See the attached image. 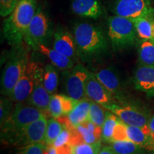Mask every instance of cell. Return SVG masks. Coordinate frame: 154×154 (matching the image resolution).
Returning <instances> with one entry per match:
<instances>
[{"instance_id":"2","label":"cell","mask_w":154,"mask_h":154,"mask_svg":"<svg viewBox=\"0 0 154 154\" xmlns=\"http://www.w3.org/2000/svg\"><path fill=\"white\" fill-rule=\"evenodd\" d=\"M74 35L79 53L88 58L96 57L108 49V42L103 32L99 26L88 22L76 24Z\"/></svg>"},{"instance_id":"18","label":"cell","mask_w":154,"mask_h":154,"mask_svg":"<svg viewBox=\"0 0 154 154\" xmlns=\"http://www.w3.org/2000/svg\"><path fill=\"white\" fill-rule=\"evenodd\" d=\"M95 76L102 85L113 96V99L121 101L123 100L120 81L116 74L111 69H103L95 73Z\"/></svg>"},{"instance_id":"20","label":"cell","mask_w":154,"mask_h":154,"mask_svg":"<svg viewBox=\"0 0 154 154\" xmlns=\"http://www.w3.org/2000/svg\"><path fill=\"white\" fill-rule=\"evenodd\" d=\"M36 51L45 55L51 61V64L60 70L68 71L74 68L75 66L73 59L59 52L54 48L49 47L46 44L38 45Z\"/></svg>"},{"instance_id":"33","label":"cell","mask_w":154,"mask_h":154,"mask_svg":"<svg viewBox=\"0 0 154 154\" xmlns=\"http://www.w3.org/2000/svg\"><path fill=\"white\" fill-rule=\"evenodd\" d=\"M20 0H0V15L7 17L14 11Z\"/></svg>"},{"instance_id":"13","label":"cell","mask_w":154,"mask_h":154,"mask_svg":"<svg viewBox=\"0 0 154 154\" xmlns=\"http://www.w3.org/2000/svg\"><path fill=\"white\" fill-rule=\"evenodd\" d=\"M91 100L83 99L78 101L74 109L68 114L57 119L65 128L72 131L79 125L88 120Z\"/></svg>"},{"instance_id":"11","label":"cell","mask_w":154,"mask_h":154,"mask_svg":"<svg viewBox=\"0 0 154 154\" xmlns=\"http://www.w3.org/2000/svg\"><path fill=\"white\" fill-rule=\"evenodd\" d=\"M106 110L114 113L121 121L128 126L144 127L149 125V116L135 106L115 103L108 107Z\"/></svg>"},{"instance_id":"28","label":"cell","mask_w":154,"mask_h":154,"mask_svg":"<svg viewBox=\"0 0 154 154\" xmlns=\"http://www.w3.org/2000/svg\"><path fill=\"white\" fill-rule=\"evenodd\" d=\"M49 114L57 119L63 116L62 100L60 94H51L49 104Z\"/></svg>"},{"instance_id":"39","label":"cell","mask_w":154,"mask_h":154,"mask_svg":"<svg viewBox=\"0 0 154 154\" xmlns=\"http://www.w3.org/2000/svg\"><path fill=\"white\" fill-rule=\"evenodd\" d=\"M46 154H57V149L53 145L48 146L47 153Z\"/></svg>"},{"instance_id":"30","label":"cell","mask_w":154,"mask_h":154,"mask_svg":"<svg viewBox=\"0 0 154 154\" xmlns=\"http://www.w3.org/2000/svg\"><path fill=\"white\" fill-rule=\"evenodd\" d=\"M48 145L45 143H38L19 147L16 154H46Z\"/></svg>"},{"instance_id":"3","label":"cell","mask_w":154,"mask_h":154,"mask_svg":"<svg viewBox=\"0 0 154 154\" xmlns=\"http://www.w3.org/2000/svg\"><path fill=\"white\" fill-rule=\"evenodd\" d=\"M29 61L28 50L22 44L14 47L9 54L1 78V92L10 98L14 88L24 74Z\"/></svg>"},{"instance_id":"31","label":"cell","mask_w":154,"mask_h":154,"mask_svg":"<svg viewBox=\"0 0 154 154\" xmlns=\"http://www.w3.org/2000/svg\"><path fill=\"white\" fill-rule=\"evenodd\" d=\"M75 129L82 136L84 143L93 144L101 140V138L98 137L96 135L92 133L91 131L83 124L79 125L78 126H76V128H75Z\"/></svg>"},{"instance_id":"22","label":"cell","mask_w":154,"mask_h":154,"mask_svg":"<svg viewBox=\"0 0 154 154\" xmlns=\"http://www.w3.org/2000/svg\"><path fill=\"white\" fill-rule=\"evenodd\" d=\"M138 59L142 66H154V42L142 39L138 44Z\"/></svg>"},{"instance_id":"15","label":"cell","mask_w":154,"mask_h":154,"mask_svg":"<svg viewBox=\"0 0 154 154\" xmlns=\"http://www.w3.org/2000/svg\"><path fill=\"white\" fill-rule=\"evenodd\" d=\"M53 48L72 59L79 52L74 35L61 28H58L54 34Z\"/></svg>"},{"instance_id":"38","label":"cell","mask_w":154,"mask_h":154,"mask_svg":"<svg viewBox=\"0 0 154 154\" xmlns=\"http://www.w3.org/2000/svg\"><path fill=\"white\" fill-rule=\"evenodd\" d=\"M149 127L150 128V131H151V136L153 137L154 140V115L153 116V117L150 119L149 123Z\"/></svg>"},{"instance_id":"9","label":"cell","mask_w":154,"mask_h":154,"mask_svg":"<svg viewBox=\"0 0 154 154\" xmlns=\"http://www.w3.org/2000/svg\"><path fill=\"white\" fill-rule=\"evenodd\" d=\"M43 69L39 64L29 61L24 74L15 86L10 99L17 103H22L28 99L33 90L38 73Z\"/></svg>"},{"instance_id":"1","label":"cell","mask_w":154,"mask_h":154,"mask_svg":"<svg viewBox=\"0 0 154 154\" xmlns=\"http://www.w3.org/2000/svg\"><path fill=\"white\" fill-rule=\"evenodd\" d=\"M36 9V0H20L14 11L5 19L4 36L13 47L22 45L24 42L28 27Z\"/></svg>"},{"instance_id":"21","label":"cell","mask_w":154,"mask_h":154,"mask_svg":"<svg viewBox=\"0 0 154 154\" xmlns=\"http://www.w3.org/2000/svg\"><path fill=\"white\" fill-rule=\"evenodd\" d=\"M138 37L154 42V16L134 21Z\"/></svg>"},{"instance_id":"10","label":"cell","mask_w":154,"mask_h":154,"mask_svg":"<svg viewBox=\"0 0 154 154\" xmlns=\"http://www.w3.org/2000/svg\"><path fill=\"white\" fill-rule=\"evenodd\" d=\"M90 72L82 64L74 66L66 71L65 79V90L67 95L76 100L85 99L86 82Z\"/></svg>"},{"instance_id":"17","label":"cell","mask_w":154,"mask_h":154,"mask_svg":"<svg viewBox=\"0 0 154 154\" xmlns=\"http://www.w3.org/2000/svg\"><path fill=\"white\" fill-rule=\"evenodd\" d=\"M134 84L136 89L154 96V66L140 65L134 73Z\"/></svg>"},{"instance_id":"14","label":"cell","mask_w":154,"mask_h":154,"mask_svg":"<svg viewBox=\"0 0 154 154\" xmlns=\"http://www.w3.org/2000/svg\"><path fill=\"white\" fill-rule=\"evenodd\" d=\"M44 69H42L38 73L32 92L26 101L29 105L37 108L47 116L49 114V104L51 94L48 92L44 86L43 82Z\"/></svg>"},{"instance_id":"35","label":"cell","mask_w":154,"mask_h":154,"mask_svg":"<svg viewBox=\"0 0 154 154\" xmlns=\"http://www.w3.org/2000/svg\"><path fill=\"white\" fill-rule=\"evenodd\" d=\"M71 139H72V132L68 128L64 127L62 131L61 132V134L59 135V136L54 141L52 145L55 148H59L60 146L66 145V144H70Z\"/></svg>"},{"instance_id":"27","label":"cell","mask_w":154,"mask_h":154,"mask_svg":"<svg viewBox=\"0 0 154 154\" xmlns=\"http://www.w3.org/2000/svg\"><path fill=\"white\" fill-rule=\"evenodd\" d=\"M105 108H103L99 103L91 101V108H90L89 115H88V120L98 125L99 126H103L106 118Z\"/></svg>"},{"instance_id":"40","label":"cell","mask_w":154,"mask_h":154,"mask_svg":"<svg viewBox=\"0 0 154 154\" xmlns=\"http://www.w3.org/2000/svg\"><path fill=\"white\" fill-rule=\"evenodd\" d=\"M74 154H75V153H74Z\"/></svg>"},{"instance_id":"36","label":"cell","mask_w":154,"mask_h":154,"mask_svg":"<svg viewBox=\"0 0 154 154\" xmlns=\"http://www.w3.org/2000/svg\"><path fill=\"white\" fill-rule=\"evenodd\" d=\"M56 149H57V154H74V146L69 143Z\"/></svg>"},{"instance_id":"16","label":"cell","mask_w":154,"mask_h":154,"mask_svg":"<svg viewBox=\"0 0 154 154\" xmlns=\"http://www.w3.org/2000/svg\"><path fill=\"white\" fill-rule=\"evenodd\" d=\"M72 13L77 16L97 19L103 14V7L100 0H72Z\"/></svg>"},{"instance_id":"23","label":"cell","mask_w":154,"mask_h":154,"mask_svg":"<svg viewBox=\"0 0 154 154\" xmlns=\"http://www.w3.org/2000/svg\"><path fill=\"white\" fill-rule=\"evenodd\" d=\"M120 119L114 113L110 111H106V118L102 126L101 139L103 141L111 143L112 141V135L115 126L118 124Z\"/></svg>"},{"instance_id":"6","label":"cell","mask_w":154,"mask_h":154,"mask_svg":"<svg viewBox=\"0 0 154 154\" xmlns=\"http://www.w3.org/2000/svg\"><path fill=\"white\" fill-rule=\"evenodd\" d=\"M52 34V28L49 17L42 8H37L31 21L24 42L34 50L40 44L47 45Z\"/></svg>"},{"instance_id":"4","label":"cell","mask_w":154,"mask_h":154,"mask_svg":"<svg viewBox=\"0 0 154 154\" xmlns=\"http://www.w3.org/2000/svg\"><path fill=\"white\" fill-rule=\"evenodd\" d=\"M134 22L129 19L117 15L108 19V36L116 51L131 47L136 40Z\"/></svg>"},{"instance_id":"37","label":"cell","mask_w":154,"mask_h":154,"mask_svg":"<svg viewBox=\"0 0 154 154\" xmlns=\"http://www.w3.org/2000/svg\"><path fill=\"white\" fill-rule=\"evenodd\" d=\"M99 154H118L111 146H106L103 147Z\"/></svg>"},{"instance_id":"7","label":"cell","mask_w":154,"mask_h":154,"mask_svg":"<svg viewBox=\"0 0 154 154\" xmlns=\"http://www.w3.org/2000/svg\"><path fill=\"white\" fill-rule=\"evenodd\" d=\"M48 120L47 116H43L23 129L10 135L5 138L4 142L12 144L17 147H22L29 144L44 143Z\"/></svg>"},{"instance_id":"12","label":"cell","mask_w":154,"mask_h":154,"mask_svg":"<svg viewBox=\"0 0 154 154\" xmlns=\"http://www.w3.org/2000/svg\"><path fill=\"white\" fill-rule=\"evenodd\" d=\"M85 92L89 99L99 103L106 109L115 103L113 96L98 80L94 73H89L86 82Z\"/></svg>"},{"instance_id":"29","label":"cell","mask_w":154,"mask_h":154,"mask_svg":"<svg viewBox=\"0 0 154 154\" xmlns=\"http://www.w3.org/2000/svg\"><path fill=\"white\" fill-rule=\"evenodd\" d=\"M101 150V141L90 144L82 143L74 146L75 154H99Z\"/></svg>"},{"instance_id":"32","label":"cell","mask_w":154,"mask_h":154,"mask_svg":"<svg viewBox=\"0 0 154 154\" xmlns=\"http://www.w3.org/2000/svg\"><path fill=\"white\" fill-rule=\"evenodd\" d=\"M121 140H128V136L127 124L120 120L113 130L111 143L115 141H121Z\"/></svg>"},{"instance_id":"34","label":"cell","mask_w":154,"mask_h":154,"mask_svg":"<svg viewBox=\"0 0 154 154\" xmlns=\"http://www.w3.org/2000/svg\"><path fill=\"white\" fill-rule=\"evenodd\" d=\"M0 121H1V126L4 122L9 118V116L13 112L12 111V103L9 99H2L1 105H0Z\"/></svg>"},{"instance_id":"19","label":"cell","mask_w":154,"mask_h":154,"mask_svg":"<svg viewBox=\"0 0 154 154\" xmlns=\"http://www.w3.org/2000/svg\"><path fill=\"white\" fill-rule=\"evenodd\" d=\"M127 131L128 140L147 151H154V140L151 136L149 125L144 127L127 125Z\"/></svg>"},{"instance_id":"25","label":"cell","mask_w":154,"mask_h":154,"mask_svg":"<svg viewBox=\"0 0 154 154\" xmlns=\"http://www.w3.org/2000/svg\"><path fill=\"white\" fill-rule=\"evenodd\" d=\"M43 82L45 88L50 94H54L58 88V73L54 65L48 64L44 69Z\"/></svg>"},{"instance_id":"24","label":"cell","mask_w":154,"mask_h":154,"mask_svg":"<svg viewBox=\"0 0 154 154\" xmlns=\"http://www.w3.org/2000/svg\"><path fill=\"white\" fill-rule=\"evenodd\" d=\"M110 144L118 154H146V149L129 140L115 141Z\"/></svg>"},{"instance_id":"26","label":"cell","mask_w":154,"mask_h":154,"mask_svg":"<svg viewBox=\"0 0 154 154\" xmlns=\"http://www.w3.org/2000/svg\"><path fill=\"white\" fill-rule=\"evenodd\" d=\"M64 128L63 124L57 119L51 118L48 120L47 130H46L44 143L47 145H52L59 135Z\"/></svg>"},{"instance_id":"5","label":"cell","mask_w":154,"mask_h":154,"mask_svg":"<svg viewBox=\"0 0 154 154\" xmlns=\"http://www.w3.org/2000/svg\"><path fill=\"white\" fill-rule=\"evenodd\" d=\"M43 116H47L37 108L17 103L13 112L1 126L2 139L5 140L10 135L23 129Z\"/></svg>"},{"instance_id":"8","label":"cell","mask_w":154,"mask_h":154,"mask_svg":"<svg viewBox=\"0 0 154 154\" xmlns=\"http://www.w3.org/2000/svg\"><path fill=\"white\" fill-rule=\"evenodd\" d=\"M114 15L131 20L154 16L151 0H116L113 7Z\"/></svg>"}]
</instances>
